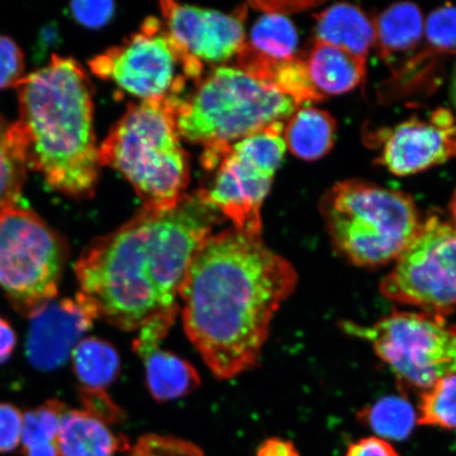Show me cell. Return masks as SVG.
<instances>
[{"instance_id":"obj_28","label":"cell","mask_w":456,"mask_h":456,"mask_svg":"<svg viewBox=\"0 0 456 456\" xmlns=\"http://www.w3.org/2000/svg\"><path fill=\"white\" fill-rule=\"evenodd\" d=\"M127 456H204V452L196 444L183 438L150 433L136 441Z\"/></svg>"},{"instance_id":"obj_11","label":"cell","mask_w":456,"mask_h":456,"mask_svg":"<svg viewBox=\"0 0 456 456\" xmlns=\"http://www.w3.org/2000/svg\"><path fill=\"white\" fill-rule=\"evenodd\" d=\"M89 66L96 76L144 101L179 96L188 79L178 74V67L184 71V61L155 17L147 19L126 42L94 57Z\"/></svg>"},{"instance_id":"obj_21","label":"cell","mask_w":456,"mask_h":456,"mask_svg":"<svg viewBox=\"0 0 456 456\" xmlns=\"http://www.w3.org/2000/svg\"><path fill=\"white\" fill-rule=\"evenodd\" d=\"M74 372L84 389L105 391L118 379L121 361L116 349L94 338L78 341L71 353Z\"/></svg>"},{"instance_id":"obj_20","label":"cell","mask_w":456,"mask_h":456,"mask_svg":"<svg viewBox=\"0 0 456 456\" xmlns=\"http://www.w3.org/2000/svg\"><path fill=\"white\" fill-rule=\"evenodd\" d=\"M335 119L316 108H302L296 111L283 131L285 145L296 157L316 161L327 155L334 146Z\"/></svg>"},{"instance_id":"obj_15","label":"cell","mask_w":456,"mask_h":456,"mask_svg":"<svg viewBox=\"0 0 456 456\" xmlns=\"http://www.w3.org/2000/svg\"><path fill=\"white\" fill-rule=\"evenodd\" d=\"M175 322L171 317L153 319L138 330L134 341V350L144 363L147 386L159 403L191 395L201 384L190 362L159 346Z\"/></svg>"},{"instance_id":"obj_24","label":"cell","mask_w":456,"mask_h":456,"mask_svg":"<svg viewBox=\"0 0 456 456\" xmlns=\"http://www.w3.org/2000/svg\"><path fill=\"white\" fill-rule=\"evenodd\" d=\"M27 170L12 123L0 114V213L17 205L25 185Z\"/></svg>"},{"instance_id":"obj_4","label":"cell","mask_w":456,"mask_h":456,"mask_svg":"<svg viewBox=\"0 0 456 456\" xmlns=\"http://www.w3.org/2000/svg\"><path fill=\"white\" fill-rule=\"evenodd\" d=\"M298 108L272 83L241 68L220 67L176 99L175 122L182 138L204 146V165L214 168L233 141L282 122Z\"/></svg>"},{"instance_id":"obj_31","label":"cell","mask_w":456,"mask_h":456,"mask_svg":"<svg viewBox=\"0 0 456 456\" xmlns=\"http://www.w3.org/2000/svg\"><path fill=\"white\" fill-rule=\"evenodd\" d=\"M112 2H76L71 4V12L86 27L105 26L114 13Z\"/></svg>"},{"instance_id":"obj_16","label":"cell","mask_w":456,"mask_h":456,"mask_svg":"<svg viewBox=\"0 0 456 456\" xmlns=\"http://www.w3.org/2000/svg\"><path fill=\"white\" fill-rule=\"evenodd\" d=\"M59 456H114L129 450L126 438L85 410H65L56 437Z\"/></svg>"},{"instance_id":"obj_19","label":"cell","mask_w":456,"mask_h":456,"mask_svg":"<svg viewBox=\"0 0 456 456\" xmlns=\"http://www.w3.org/2000/svg\"><path fill=\"white\" fill-rule=\"evenodd\" d=\"M373 22L375 44L381 59L389 64L398 57L411 54L424 36L423 15L412 3L393 4Z\"/></svg>"},{"instance_id":"obj_5","label":"cell","mask_w":456,"mask_h":456,"mask_svg":"<svg viewBox=\"0 0 456 456\" xmlns=\"http://www.w3.org/2000/svg\"><path fill=\"white\" fill-rule=\"evenodd\" d=\"M178 98L130 104L99 147L101 167L118 170L144 209L174 208L186 195L190 159L176 128Z\"/></svg>"},{"instance_id":"obj_7","label":"cell","mask_w":456,"mask_h":456,"mask_svg":"<svg viewBox=\"0 0 456 456\" xmlns=\"http://www.w3.org/2000/svg\"><path fill=\"white\" fill-rule=\"evenodd\" d=\"M69 247L30 209L0 213V288L14 309L30 318L59 294Z\"/></svg>"},{"instance_id":"obj_10","label":"cell","mask_w":456,"mask_h":456,"mask_svg":"<svg viewBox=\"0 0 456 456\" xmlns=\"http://www.w3.org/2000/svg\"><path fill=\"white\" fill-rule=\"evenodd\" d=\"M395 304L447 315L456 307V228L438 216L423 221L418 235L397 256L380 283Z\"/></svg>"},{"instance_id":"obj_26","label":"cell","mask_w":456,"mask_h":456,"mask_svg":"<svg viewBox=\"0 0 456 456\" xmlns=\"http://www.w3.org/2000/svg\"><path fill=\"white\" fill-rule=\"evenodd\" d=\"M66 409L64 403L57 399H51L42 406L26 412L21 433L22 452L56 446L61 415Z\"/></svg>"},{"instance_id":"obj_29","label":"cell","mask_w":456,"mask_h":456,"mask_svg":"<svg viewBox=\"0 0 456 456\" xmlns=\"http://www.w3.org/2000/svg\"><path fill=\"white\" fill-rule=\"evenodd\" d=\"M25 56L12 38L0 36V90L16 88L25 77Z\"/></svg>"},{"instance_id":"obj_35","label":"cell","mask_w":456,"mask_h":456,"mask_svg":"<svg viewBox=\"0 0 456 456\" xmlns=\"http://www.w3.org/2000/svg\"><path fill=\"white\" fill-rule=\"evenodd\" d=\"M452 99L453 105L456 110V66L453 72L452 83Z\"/></svg>"},{"instance_id":"obj_36","label":"cell","mask_w":456,"mask_h":456,"mask_svg":"<svg viewBox=\"0 0 456 456\" xmlns=\"http://www.w3.org/2000/svg\"><path fill=\"white\" fill-rule=\"evenodd\" d=\"M450 209H452L453 226L456 228V190L454 191L452 203H450Z\"/></svg>"},{"instance_id":"obj_8","label":"cell","mask_w":456,"mask_h":456,"mask_svg":"<svg viewBox=\"0 0 456 456\" xmlns=\"http://www.w3.org/2000/svg\"><path fill=\"white\" fill-rule=\"evenodd\" d=\"M340 327L369 342L404 386L425 392L446 376L456 375V324L444 316L395 312L370 326L345 322Z\"/></svg>"},{"instance_id":"obj_25","label":"cell","mask_w":456,"mask_h":456,"mask_svg":"<svg viewBox=\"0 0 456 456\" xmlns=\"http://www.w3.org/2000/svg\"><path fill=\"white\" fill-rule=\"evenodd\" d=\"M416 414L418 425L456 431V375L446 376L423 392Z\"/></svg>"},{"instance_id":"obj_23","label":"cell","mask_w":456,"mask_h":456,"mask_svg":"<svg viewBox=\"0 0 456 456\" xmlns=\"http://www.w3.org/2000/svg\"><path fill=\"white\" fill-rule=\"evenodd\" d=\"M362 419L375 436L387 442L406 440L418 425V414L412 404L401 396H386L364 409Z\"/></svg>"},{"instance_id":"obj_13","label":"cell","mask_w":456,"mask_h":456,"mask_svg":"<svg viewBox=\"0 0 456 456\" xmlns=\"http://www.w3.org/2000/svg\"><path fill=\"white\" fill-rule=\"evenodd\" d=\"M456 158V122L447 110H437L428 121L411 118L386 135L381 165L392 174L404 176Z\"/></svg>"},{"instance_id":"obj_2","label":"cell","mask_w":456,"mask_h":456,"mask_svg":"<svg viewBox=\"0 0 456 456\" xmlns=\"http://www.w3.org/2000/svg\"><path fill=\"white\" fill-rule=\"evenodd\" d=\"M221 216L203 191L186 193L174 208H142L85 248L74 265L78 294L98 319L127 332L176 318L188 266Z\"/></svg>"},{"instance_id":"obj_3","label":"cell","mask_w":456,"mask_h":456,"mask_svg":"<svg viewBox=\"0 0 456 456\" xmlns=\"http://www.w3.org/2000/svg\"><path fill=\"white\" fill-rule=\"evenodd\" d=\"M16 89L20 116L12 128L27 168L62 195L93 197L101 163L93 93L83 67L54 54Z\"/></svg>"},{"instance_id":"obj_12","label":"cell","mask_w":456,"mask_h":456,"mask_svg":"<svg viewBox=\"0 0 456 456\" xmlns=\"http://www.w3.org/2000/svg\"><path fill=\"white\" fill-rule=\"evenodd\" d=\"M171 41L184 61L188 78L200 79L203 62H219L237 55L245 44L247 9L224 14L175 2L161 3Z\"/></svg>"},{"instance_id":"obj_30","label":"cell","mask_w":456,"mask_h":456,"mask_svg":"<svg viewBox=\"0 0 456 456\" xmlns=\"http://www.w3.org/2000/svg\"><path fill=\"white\" fill-rule=\"evenodd\" d=\"M24 415L13 404L0 403V453L12 452L21 443Z\"/></svg>"},{"instance_id":"obj_34","label":"cell","mask_w":456,"mask_h":456,"mask_svg":"<svg viewBox=\"0 0 456 456\" xmlns=\"http://www.w3.org/2000/svg\"><path fill=\"white\" fill-rule=\"evenodd\" d=\"M16 340L13 328L0 316V364L9 361L15 349Z\"/></svg>"},{"instance_id":"obj_33","label":"cell","mask_w":456,"mask_h":456,"mask_svg":"<svg viewBox=\"0 0 456 456\" xmlns=\"http://www.w3.org/2000/svg\"><path fill=\"white\" fill-rule=\"evenodd\" d=\"M256 456H300V454L292 442L273 437L260 444L256 450Z\"/></svg>"},{"instance_id":"obj_9","label":"cell","mask_w":456,"mask_h":456,"mask_svg":"<svg viewBox=\"0 0 456 456\" xmlns=\"http://www.w3.org/2000/svg\"><path fill=\"white\" fill-rule=\"evenodd\" d=\"M284 125L276 122L231 146L222 158L212 190L205 200L238 231L261 236V208L287 145Z\"/></svg>"},{"instance_id":"obj_22","label":"cell","mask_w":456,"mask_h":456,"mask_svg":"<svg viewBox=\"0 0 456 456\" xmlns=\"http://www.w3.org/2000/svg\"><path fill=\"white\" fill-rule=\"evenodd\" d=\"M297 45L298 33L293 22L279 13L261 16L250 31V41L245 42L256 54L276 62L294 59Z\"/></svg>"},{"instance_id":"obj_6","label":"cell","mask_w":456,"mask_h":456,"mask_svg":"<svg viewBox=\"0 0 456 456\" xmlns=\"http://www.w3.org/2000/svg\"><path fill=\"white\" fill-rule=\"evenodd\" d=\"M321 210L338 252L363 267L395 261L423 224L411 197L358 180L330 188Z\"/></svg>"},{"instance_id":"obj_14","label":"cell","mask_w":456,"mask_h":456,"mask_svg":"<svg viewBox=\"0 0 456 456\" xmlns=\"http://www.w3.org/2000/svg\"><path fill=\"white\" fill-rule=\"evenodd\" d=\"M98 319L82 295L53 299L30 317L26 353L34 368L44 372L59 369Z\"/></svg>"},{"instance_id":"obj_27","label":"cell","mask_w":456,"mask_h":456,"mask_svg":"<svg viewBox=\"0 0 456 456\" xmlns=\"http://www.w3.org/2000/svg\"><path fill=\"white\" fill-rule=\"evenodd\" d=\"M424 34L428 48L437 54L456 53V7L444 5L428 16Z\"/></svg>"},{"instance_id":"obj_18","label":"cell","mask_w":456,"mask_h":456,"mask_svg":"<svg viewBox=\"0 0 456 456\" xmlns=\"http://www.w3.org/2000/svg\"><path fill=\"white\" fill-rule=\"evenodd\" d=\"M316 42L335 45L367 59L375 44L373 20L350 4H338L316 15Z\"/></svg>"},{"instance_id":"obj_32","label":"cell","mask_w":456,"mask_h":456,"mask_svg":"<svg viewBox=\"0 0 456 456\" xmlns=\"http://www.w3.org/2000/svg\"><path fill=\"white\" fill-rule=\"evenodd\" d=\"M345 456H401L391 442L369 436L350 444Z\"/></svg>"},{"instance_id":"obj_17","label":"cell","mask_w":456,"mask_h":456,"mask_svg":"<svg viewBox=\"0 0 456 456\" xmlns=\"http://www.w3.org/2000/svg\"><path fill=\"white\" fill-rule=\"evenodd\" d=\"M304 61L314 88L324 99L350 93L366 77L367 59L329 44H314Z\"/></svg>"},{"instance_id":"obj_1","label":"cell","mask_w":456,"mask_h":456,"mask_svg":"<svg viewBox=\"0 0 456 456\" xmlns=\"http://www.w3.org/2000/svg\"><path fill=\"white\" fill-rule=\"evenodd\" d=\"M295 267L236 228L210 235L182 282L188 339L216 379H232L259 362L271 323L297 287Z\"/></svg>"}]
</instances>
